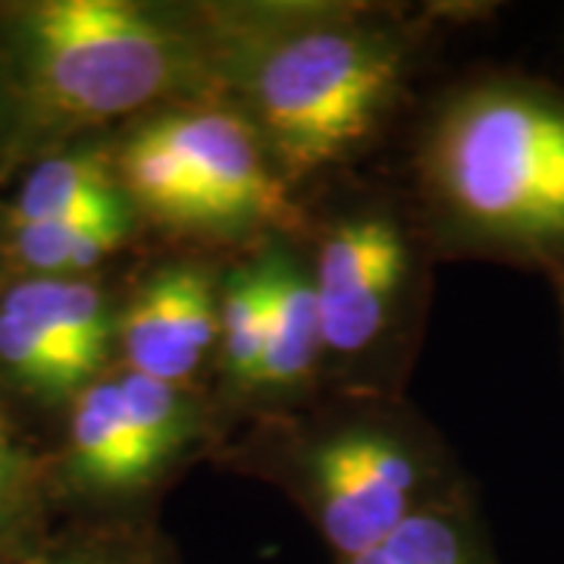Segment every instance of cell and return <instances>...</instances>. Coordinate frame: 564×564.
<instances>
[{"label": "cell", "mask_w": 564, "mask_h": 564, "mask_svg": "<svg viewBox=\"0 0 564 564\" xmlns=\"http://www.w3.org/2000/svg\"><path fill=\"white\" fill-rule=\"evenodd\" d=\"M214 76L239 88L285 180L339 163L377 132L408 73V39L355 7H242L204 17Z\"/></svg>", "instance_id": "obj_1"}, {"label": "cell", "mask_w": 564, "mask_h": 564, "mask_svg": "<svg viewBox=\"0 0 564 564\" xmlns=\"http://www.w3.org/2000/svg\"><path fill=\"white\" fill-rule=\"evenodd\" d=\"M426 188L474 251L562 273V88L524 76L458 88L426 135Z\"/></svg>", "instance_id": "obj_2"}, {"label": "cell", "mask_w": 564, "mask_h": 564, "mask_svg": "<svg viewBox=\"0 0 564 564\" xmlns=\"http://www.w3.org/2000/svg\"><path fill=\"white\" fill-rule=\"evenodd\" d=\"M17 20L22 95L39 126H95L217 82L204 29L141 3L41 0Z\"/></svg>", "instance_id": "obj_3"}, {"label": "cell", "mask_w": 564, "mask_h": 564, "mask_svg": "<svg viewBox=\"0 0 564 564\" xmlns=\"http://www.w3.org/2000/svg\"><path fill=\"white\" fill-rule=\"evenodd\" d=\"M295 499L336 558L358 555L389 536L421 508L436 480V464L423 455L399 421L345 417L304 436L292 458Z\"/></svg>", "instance_id": "obj_4"}, {"label": "cell", "mask_w": 564, "mask_h": 564, "mask_svg": "<svg viewBox=\"0 0 564 564\" xmlns=\"http://www.w3.org/2000/svg\"><path fill=\"white\" fill-rule=\"evenodd\" d=\"M408 270L399 226L386 217H358L336 226L314 267L323 351L358 355L383 336Z\"/></svg>", "instance_id": "obj_5"}, {"label": "cell", "mask_w": 564, "mask_h": 564, "mask_svg": "<svg viewBox=\"0 0 564 564\" xmlns=\"http://www.w3.org/2000/svg\"><path fill=\"white\" fill-rule=\"evenodd\" d=\"M161 122L195 176L202 229H242L289 217L285 195L267 163L270 154L245 117L195 104L166 113Z\"/></svg>", "instance_id": "obj_6"}, {"label": "cell", "mask_w": 564, "mask_h": 564, "mask_svg": "<svg viewBox=\"0 0 564 564\" xmlns=\"http://www.w3.org/2000/svg\"><path fill=\"white\" fill-rule=\"evenodd\" d=\"M117 339L132 373L182 386L220 343V302L198 267H166L126 304Z\"/></svg>", "instance_id": "obj_7"}, {"label": "cell", "mask_w": 564, "mask_h": 564, "mask_svg": "<svg viewBox=\"0 0 564 564\" xmlns=\"http://www.w3.org/2000/svg\"><path fill=\"white\" fill-rule=\"evenodd\" d=\"M0 302L35 323L88 380H98L117 336L98 282L88 276H25Z\"/></svg>", "instance_id": "obj_8"}, {"label": "cell", "mask_w": 564, "mask_h": 564, "mask_svg": "<svg viewBox=\"0 0 564 564\" xmlns=\"http://www.w3.org/2000/svg\"><path fill=\"white\" fill-rule=\"evenodd\" d=\"M66 470L88 496L120 499L144 489L129 440L120 377L91 380L73 399L66 430Z\"/></svg>", "instance_id": "obj_9"}, {"label": "cell", "mask_w": 564, "mask_h": 564, "mask_svg": "<svg viewBox=\"0 0 564 564\" xmlns=\"http://www.w3.org/2000/svg\"><path fill=\"white\" fill-rule=\"evenodd\" d=\"M333 564H499L467 492L440 489L377 545Z\"/></svg>", "instance_id": "obj_10"}, {"label": "cell", "mask_w": 564, "mask_h": 564, "mask_svg": "<svg viewBox=\"0 0 564 564\" xmlns=\"http://www.w3.org/2000/svg\"><path fill=\"white\" fill-rule=\"evenodd\" d=\"M267 285V343L258 389L282 392L302 386L323 351L321 311L311 276L299 273L289 258H261Z\"/></svg>", "instance_id": "obj_11"}, {"label": "cell", "mask_w": 564, "mask_h": 564, "mask_svg": "<svg viewBox=\"0 0 564 564\" xmlns=\"http://www.w3.org/2000/svg\"><path fill=\"white\" fill-rule=\"evenodd\" d=\"M117 180L122 195L176 229H202V202L188 163L173 144L161 117L135 129L117 154Z\"/></svg>", "instance_id": "obj_12"}, {"label": "cell", "mask_w": 564, "mask_h": 564, "mask_svg": "<svg viewBox=\"0 0 564 564\" xmlns=\"http://www.w3.org/2000/svg\"><path fill=\"white\" fill-rule=\"evenodd\" d=\"M129 204L117 202L47 223L10 226V248L32 276H82L129 239Z\"/></svg>", "instance_id": "obj_13"}, {"label": "cell", "mask_w": 564, "mask_h": 564, "mask_svg": "<svg viewBox=\"0 0 564 564\" xmlns=\"http://www.w3.org/2000/svg\"><path fill=\"white\" fill-rule=\"evenodd\" d=\"M120 392L135 467L141 486H148L195 443L202 414L182 386L161 383L132 370L120 373Z\"/></svg>", "instance_id": "obj_14"}, {"label": "cell", "mask_w": 564, "mask_h": 564, "mask_svg": "<svg viewBox=\"0 0 564 564\" xmlns=\"http://www.w3.org/2000/svg\"><path fill=\"white\" fill-rule=\"evenodd\" d=\"M126 202L120 195L117 166L104 158L101 151L79 148V151H63L44 161L25 176L20 195L13 202L10 223H47L98 210L107 204Z\"/></svg>", "instance_id": "obj_15"}, {"label": "cell", "mask_w": 564, "mask_h": 564, "mask_svg": "<svg viewBox=\"0 0 564 564\" xmlns=\"http://www.w3.org/2000/svg\"><path fill=\"white\" fill-rule=\"evenodd\" d=\"M0 367L13 383L44 402L76 399L91 383L29 317L0 302Z\"/></svg>", "instance_id": "obj_16"}, {"label": "cell", "mask_w": 564, "mask_h": 564, "mask_svg": "<svg viewBox=\"0 0 564 564\" xmlns=\"http://www.w3.org/2000/svg\"><path fill=\"white\" fill-rule=\"evenodd\" d=\"M267 343V285L261 261L226 280L220 299V358L236 389H258Z\"/></svg>", "instance_id": "obj_17"}, {"label": "cell", "mask_w": 564, "mask_h": 564, "mask_svg": "<svg viewBox=\"0 0 564 564\" xmlns=\"http://www.w3.org/2000/svg\"><path fill=\"white\" fill-rule=\"evenodd\" d=\"M29 564H180L170 540L148 527H117L82 533L61 545L39 549Z\"/></svg>", "instance_id": "obj_18"}, {"label": "cell", "mask_w": 564, "mask_h": 564, "mask_svg": "<svg viewBox=\"0 0 564 564\" xmlns=\"http://www.w3.org/2000/svg\"><path fill=\"white\" fill-rule=\"evenodd\" d=\"M0 474L10 477V480H17V484H20L22 477L20 455H17L13 445H10V436H7V430H3V421H0Z\"/></svg>", "instance_id": "obj_19"}, {"label": "cell", "mask_w": 564, "mask_h": 564, "mask_svg": "<svg viewBox=\"0 0 564 564\" xmlns=\"http://www.w3.org/2000/svg\"><path fill=\"white\" fill-rule=\"evenodd\" d=\"M552 289H555V302H558V314H562V329H564V270L562 273H549Z\"/></svg>", "instance_id": "obj_20"}, {"label": "cell", "mask_w": 564, "mask_h": 564, "mask_svg": "<svg viewBox=\"0 0 564 564\" xmlns=\"http://www.w3.org/2000/svg\"><path fill=\"white\" fill-rule=\"evenodd\" d=\"M0 564H29V562H22V558H17L13 552H7V549H0Z\"/></svg>", "instance_id": "obj_21"}]
</instances>
